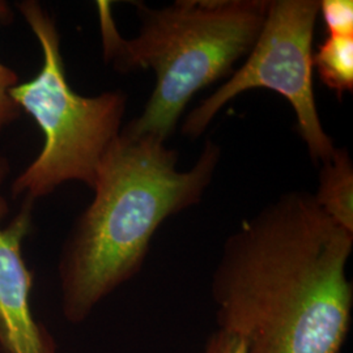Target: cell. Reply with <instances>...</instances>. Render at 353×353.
Masks as SVG:
<instances>
[{
  "label": "cell",
  "mask_w": 353,
  "mask_h": 353,
  "mask_svg": "<svg viewBox=\"0 0 353 353\" xmlns=\"http://www.w3.org/2000/svg\"><path fill=\"white\" fill-rule=\"evenodd\" d=\"M353 233L307 191L281 194L224 245L211 294L246 353H341L352 323Z\"/></svg>",
  "instance_id": "cell-1"
},
{
  "label": "cell",
  "mask_w": 353,
  "mask_h": 353,
  "mask_svg": "<svg viewBox=\"0 0 353 353\" xmlns=\"http://www.w3.org/2000/svg\"><path fill=\"white\" fill-rule=\"evenodd\" d=\"M220 157V147L208 140L195 165L178 172V152L165 141L121 131L100 165L93 201L61 254L67 322H85L103 299L139 274L156 230L202 201Z\"/></svg>",
  "instance_id": "cell-2"
},
{
  "label": "cell",
  "mask_w": 353,
  "mask_h": 353,
  "mask_svg": "<svg viewBox=\"0 0 353 353\" xmlns=\"http://www.w3.org/2000/svg\"><path fill=\"white\" fill-rule=\"evenodd\" d=\"M102 51L115 71L151 68L156 85L143 113L122 128L131 135L168 139L190 100L252 50L265 24L268 0H176L150 8L137 3L139 34L125 39L110 1L96 3Z\"/></svg>",
  "instance_id": "cell-3"
},
{
  "label": "cell",
  "mask_w": 353,
  "mask_h": 353,
  "mask_svg": "<svg viewBox=\"0 0 353 353\" xmlns=\"http://www.w3.org/2000/svg\"><path fill=\"white\" fill-rule=\"evenodd\" d=\"M16 8L37 38L42 64L33 79L11 89V97L43 135L37 157L13 179L12 196L32 201L50 195L68 181L93 189L105 154L122 131L127 94L108 90L81 96L71 88L55 17L37 0Z\"/></svg>",
  "instance_id": "cell-4"
},
{
  "label": "cell",
  "mask_w": 353,
  "mask_h": 353,
  "mask_svg": "<svg viewBox=\"0 0 353 353\" xmlns=\"http://www.w3.org/2000/svg\"><path fill=\"white\" fill-rule=\"evenodd\" d=\"M318 0H271L265 24L246 61L220 88L186 117L182 134L196 139L224 105L250 89H271L290 101L297 130L313 161L335 151L322 126L313 90V38Z\"/></svg>",
  "instance_id": "cell-5"
},
{
  "label": "cell",
  "mask_w": 353,
  "mask_h": 353,
  "mask_svg": "<svg viewBox=\"0 0 353 353\" xmlns=\"http://www.w3.org/2000/svg\"><path fill=\"white\" fill-rule=\"evenodd\" d=\"M10 172V160L0 154V352L58 353L50 331L33 314L34 275L23 254V243L33 225L34 202L24 199L11 223L3 225L10 212L3 192Z\"/></svg>",
  "instance_id": "cell-6"
},
{
  "label": "cell",
  "mask_w": 353,
  "mask_h": 353,
  "mask_svg": "<svg viewBox=\"0 0 353 353\" xmlns=\"http://www.w3.org/2000/svg\"><path fill=\"white\" fill-rule=\"evenodd\" d=\"M319 173L316 204L341 228L353 233V164L350 152L335 148Z\"/></svg>",
  "instance_id": "cell-7"
},
{
  "label": "cell",
  "mask_w": 353,
  "mask_h": 353,
  "mask_svg": "<svg viewBox=\"0 0 353 353\" xmlns=\"http://www.w3.org/2000/svg\"><path fill=\"white\" fill-rule=\"evenodd\" d=\"M321 81L341 100L353 90V36H328L313 54Z\"/></svg>",
  "instance_id": "cell-8"
},
{
  "label": "cell",
  "mask_w": 353,
  "mask_h": 353,
  "mask_svg": "<svg viewBox=\"0 0 353 353\" xmlns=\"http://www.w3.org/2000/svg\"><path fill=\"white\" fill-rule=\"evenodd\" d=\"M13 20L12 7L10 3L0 0V23L10 24ZM20 83V77L11 67L0 63V132L14 123L23 112L13 101L11 89Z\"/></svg>",
  "instance_id": "cell-9"
},
{
  "label": "cell",
  "mask_w": 353,
  "mask_h": 353,
  "mask_svg": "<svg viewBox=\"0 0 353 353\" xmlns=\"http://www.w3.org/2000/svg\"><path fill=\"white\" fill-rule=\"evenodd\" d=\"M319 14L323 17L328 36H353L352 0H322Z\"/></svg>",
  "instance_id": "cell-10"
},
{
  "label": "cell",
  "mask_w": 353,
  "mask_h": 353,
  "mask_svg": "<svg viewBox=\"0 0 353 353\" xmlns=\"http://www.w3.org/2000/svg\"><path fill=\"white\" fill-rule=\"evenodd\" d=\"M203 353H246V343L237 334L217 328L210 335Z\"/></svg>",
  "instance_id": "cell-11"
}]
</instances>
